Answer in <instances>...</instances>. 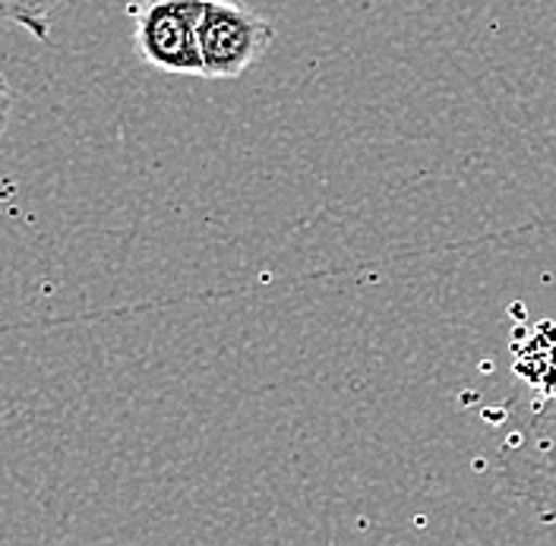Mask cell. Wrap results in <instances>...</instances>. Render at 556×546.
<instances>
[{
  "mask_svg": "<svg viewBox=\"0 0 556 546\" xmlns=\"http://www.w3.org/2000/svg\"><path fill=\"white\" fill-rule=\"evenodd\" d=\"M496 480L556 531V402L531 398L496 440Z\"/></svg>",
  "mask_w": 556,
  "mask_h": 546,
  "instance_id": "obj_1",
  "label": "cell"
},
{
  "mask_svg": "<svg viewBox=\"0 0 556 546\" xmlns=\"http://www.w3.org/2000/svg\"><path fill=\"white\" fill-rule=\"evenodd\" d=\"M206 0H137L127 7L134 41L149 67L174 76H203L200 20Z\"/></svg>",
  "mask_w": 556,
  "mask_h": 546,
  "instance_id": "obj_2",
  "label": "cell"
},
{
  "mask_svg": "<svg viewBox=\"0 0 556 546\" xmlns=\"http://www.w3.org/2000/svg\"><path fill=\"white\" fill-rule=\"evenodd\" d=\"M276 29L266 16L235 0H206L200 20V58L206 79H238L273 45Z\"/></svg>",
  "mask_w": 556,
  "mask_h": 546,
  "instance_id": "obj_3",
  "label": "cell"
},
{
  "mask_svg": "<svg viewBox=\"0 0 556 546\" xmlns=\"http://www.w3.org/2000/svg\"><path fill=\"white\" fill-rule=\"evenodd\" d=\"M513 367L521 382L538 395L556 402V322L541 319L534 326H516Z\"/></svg>",
  "mask_w": 556,
  "mask_h": 546,
  "instance_id": "obj_4",
  "label": "cell"
},
{
  "mask_svg": "<svg viewBox=\"0 0 556 546\" xmlns=\"http://www.w3.org/2000/svg\"><path fill=\"white\" fill-rule=\"evenodd\" d=\"M64 0H0V20L13 23L20 29L38 38V41H51V23L54 13Z\"/></svg>",
  "mask_w": 556,
  "mask_h": 546,
  "instance_id": "obj_5",
  "label": "cell"
},
{
  "mask_svg": "<svg viewBox=\"0 0 556 546\" xmlns=\"http://www.w3.org/2000/svg\"><path fill=\"white\" fill-rule=\"evenodd\" d=\"M10 107H13V92H10V82L0 69V137L7 130V120H10Z\"/></svg>",
  "mask_w": 556,
  "mask_h": 546,
  "instance_id": "obj_6",
  "label": "cell"
}]
</instances>
